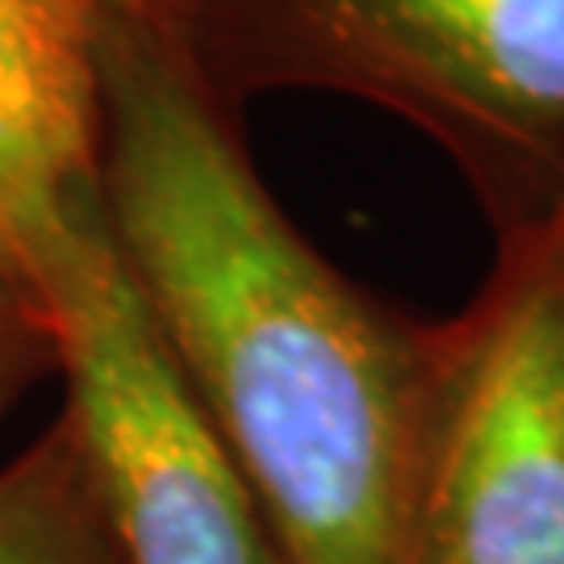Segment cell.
<instances>
[{
  "instance_id": "obj_1",
  "label": "cell",
  "mask_w": 564,
  "mask_h": 564,
  "mask_svg": "<svg viewBox=\"0 0 564 564\" xmlns=\"http://www.w3.org/2000/svg\"><path fill=\"white\" fill-rule=\"evenodd\" d=\"M101 209L284 564H405L435 326L326 263L239 130L134 13L97 9Z\"/></svg>"
},
{
  "instance_id": "obj_2",
  "label": "cell",
  "mask_w": 564,
  "mask_h": 564,
  "mask_svg": "<svg viewBox=\"0 0 564 564\" xmlns=\"http://www.w3.org/2000/svg\"><path fill=\"white\" fill-rule=\"evenodd\" d=\"M235 105L339 93L410 121L498 235L564 197V0H151L139 13Z\"/></svg>"
},
{
  "instance_id": "obj_3",
  "label": "cell",
  "mask_w": 564,
  "mask_h": 564,
  "mask_svg": "<svg viewBox=\"0 0 564 564\" xmlns=\"http://www.w3.org/2000/svg\"><path fill=\"white\" fill-rule=\"evenodd\" d=\"M67 426L118 564H284L202 402L126 276L101 184L30 256Z\"/></svg>"
},
{
  "instance_id": "obj_4",
  "label": "cell",
  "mask_w": 564,
  "mask_h": 564,
  "mask_svg": "<svg viewBox=\"0 0 564 564\" xmlns=\"http://www.w3.org/2000/svg\"><path fill=\"white\" fill-rule=\"evenodd\" d=\"M405 564H564V197L435 326Z\"/></svg>"
},
{
  "instance_id": "obj_5",
  "label": "cell",
  "mask_w": 564,
  "mask_h": 564,
  "mask_svg": "<svg viewBox=\"0 0 564 564\" xmlns=\"http://www.w3.org/2000/svg\"><path fill=\"white\" fill-rule=\"evenodd\" d=\"M97 9L0 0V251L21 268L101 184Z\"/></svg>"
},
{
  "instance_id": "obj_6",
  "label": "cell",
  "mask_w": 564,
  "mask_h": 564,
  "mask_svg": "<svg viewBox=\"0 0 564 564\" xmlns=\"http://www.w3.org/2000/svg\"><path fill=\"white\" fill-rule=\"evenodd\" d=\"M0 564H118L63 423L0 468Z\"/></svg>"
},
{
  "instance_id": "obj_7",
  "label": "cell",
  "mask_w": 564,
  "mask_h": 564,
  "mask_svg": "<svg viewBox=\"0 0 564 564\" xmlns=\"http://www.w3.org/2000/svg\"><path fill=\"white\" fill-rule=\"evenodd\" d=\"M46 368H55V343L39 284L13 256L0 251V414Z\"/></svg>"
},
{
  "instance_id": "obj_8",
  "label": "cell",
  "mask_w": 564,
  "mask_h": 564,
  "mask_svg": "<svg viewBox=\"0 0 564 564\" xmlns=\"http://www.w3.org/2000/svg\"><path fill=\"white\" fill-rule=\"evenodd\" d=\"M97 4H105V9H121V13H147L151 9V0H97Z\"/></svg>"
}]
</instances>
